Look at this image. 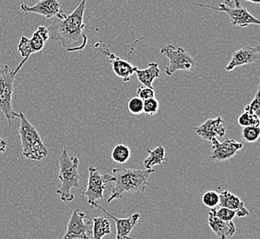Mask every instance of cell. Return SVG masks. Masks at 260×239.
<instances>
[{
	"label": "cell",
	"mask_w": 260,
	"mask_h": 239,
	"mask_svg": "<svg viewBox=\"0 0 260 239\" xmlns=\"http://www.w3.org/2000/svg\"><path fill=\"white\" fill-rule=\"evenodd\" d=\"M20 118V146L22 155L30 160L41 161L48 155V150L41 139L40 135L35 126L26 118L23 112L19 113Z\"/></svg>",
	"instance_id": "cell-4"
},
{
	"label": "cell",
	"mask_w": 260,
	"mask_h": 239,
	"mask_svg": "<svg viewBox=\"0 0 260 239\" xmlns=\"http://www.w3.org/2000/svg\"><path fill=\"white\" fill-rule=\"evenodd\" d=\"M159 110V101L155 98H150L143 100V112L147 115L153 116Z\"/></svg>",
	"instance_id": "cell-27"
},
{
	"label": "cell",
	"mask_w": 260,
	"mask_h": 239,
	"mask_svg": "<svg viewBox=\"0 0 260 239\" xmlns=\"http://www.w3.org/2000/svg\"><path fill=\"white\" fill-rule=\"evenodd\" d=\"M137 96L140 98L142 100L150 99V98H154L155 97V91L153 88H150V87H140L137 90Z\"/></svg>",
	"instance_id": "cell-30"
},
{
	"label": "cell",
	"mask_w": 260,
	"mask_h": 239,
	"mask_svg": "<svg viewBox=\"0 0 260 239\" xmlns=\"http://www.w3.org/2000/svg\"><path fill=\"white\" fill-rule=\"evenodd\" d=\"M154 173L153 169L135 170L118 168L112 170L113 186L107 189L110 191V197L107 203L110 204L114 200L120 199L125 193H139L144 192L149 184L148 179Z\"/></svg>",
	"instance_id": "cell-2"
},
{
	"label": "cell",
	"mask_w": 260,
	"mask_h": 239,
	"mask_svg": "<svg viewBox=\"0 0 260 239\" xmlns=\"http://www.w3.org/2000/svg\"><path fill=\"white\" fill-rule=\"evenodd\" d=\"M214 214L217 217L223 221H233L236 217V212L235 210H231L226 207H221L218 210H214Z\"/></svg>",
	"instance_id": "cell-29"
},
{
	"label": "cell",
	"mask_w": 260,
	"mask_h": 239,
	"mask_svg": "<svg viewBox=\"0 0 260 239\" xmlns=\"http://www.w3.org/2000/svg\"><path fill=\"white\" fill-rule=\"evenodd\" d=\"M26 62V59L21 60L14 70H10L9 65L0 62V110L8 120L10 125L12 120L19 118V113L12 108L14 81L16 75Z\"/></svg>",
	"instance_id": "cell-5"
},
{
	"label": "cell",
	"mask_w": 260,
	"mask_h": 239,
	"mask_svg": "<svg viewBox=\"0 0 260 239\" xmlns=\"http://www.w3.org/2000/svg\"><path fill=\"white\" fill-rule=\"evenodd\" d=\"M136 75L140 83L146 87H152V83L156 78H159L160 75V67L157 63H150L145 69L136 70Z\"/></svg>",
	"instance_id": "cell-19"
},
{
	"label": "cell",
	"mask_w": 260,
	"mask_h": 239,
	"mask_svg": "<svg viewBox=\"0 0 260 239\" xmlns=\"http://www.w3.org/2000/svg\"><path fill=\"white\" fill-rule=\"evenodd\" d=\"M93 48L96 52L105 55L108 59L110 60L112 68H113V71L115 75H117L118 77H120L124 82L130 81L131 76L135 74L136 70L138 69V67L136 65L130 64L128 61L122 59L115 54L111 53L110 50L101 42L96 43Z\"/></svg>",
	"instance_id": "cell-10"
},
{
	"label": "cell",
	"mask_w": 260,
	"mask_h": 239,
	"mask_svg": "<svg viewBox=\"0 0 260 239\" xmlns=\"http://www.w3.org/2000/svg\"><path fill=\"white\" fill-rule=\"evenodd\" d=\"M215 208H210L209 212L208 224L212 232L220 239L228 238L233 236L236 232V227L233 221H223L216 216L214 214Z\"/></svg>",
	"instance_id": "cell-17"
},
{
	"label": "cell",
	"mask_w": 260,
	"mask_h": 239,
	"mask_svg": "<svg viewBox=\"0 0 260 239\" xmlns=\"http://www.w3.org/2000/svg\"><path fill=\"white\" fill-rule=\"evenodd\" d=\"M127 110L132 115H140L143 112V100L138 96L130 98L127 103Z\"/></svg>",
	"instance_id": "cell-26"
},
{
	"label": "cell",
	"mask_w": 260,
	"mask_h": 239,
	"mask_svg": "<svg viewBox=\"0 0 260 239\" xmlns=\"http://www.w3.org/2000/svg\"><path fill=\"white\" fill-rule=\"evenodd\" d=\"M259 126H245L242 130V138L245 140L246 143H255V141L259 138Z\"/></svg>",
	"instance_id": "cell-24"
},
{
	"label": "cell",
	"mask_w": 260,
	"mask_h": 239,
	"mask_svg": "<svg viewBox=\"0 0 260 239\" xmlns=\"http://www.w3.org/2000/svg\"><path fill=\"white\" fill-rule=\"evenodd\" d=\"M20 10L24 14L35 13L45 17V19L54 18L63 11L58 0H39L34 6L27 5L26 0H23Z\"/></svg>",
	"instance_id": "cell-14"
},
{
	"label": "cell",
	"mask_w": 260,
	"mask_h": 239,
	"mask_svg": "<svg viewBox=\"0 0 260 239\" xmlns=\"http://www.w3.org/2000/svg\"><path fill=\"white\" fill-rule=\"evenodd\" d=\"M87 218L88 216L80 209L74 210L70 216L69 224L67 226V231L63 238H90L88 233L90 230V221L88 223L84 222V220Z\"/></svg>",
	"instance_id": "cell-11"
},
{
	"label": "cell",
	"mask_w": 260,
	"mask_h": 239,
	"mask_svg": "<svg viewBox=\"0 0 260 239\" xmlns=\"http://www.w3.org/2000/svg\"><path fill=\"white\" fill-rule=\"evenodd\" d=\"M149 156L144 160L146 169H152L154 166H160L165 160V149L162 145H158L154 149H148Z\"/></svg>",
	"instance_id": "cell-21"
},
{
	"label": "cell",
	"mask_w": 260,
	"mask_h": 239,
	"mask_svg": "<svg viewBox=\"0 0 260 239\" xmlns=\"http://www.w3.org/2000/svg\"><path fill=\"white\" fill-rule=\"evenodd\" d=\"M86 2L87 0H81L70 15L60 12L47 28L49 39L60 42L62 47L68 52L83 50L88 44V37L83 31Z\"/></svg>",
	"instance_id": "cell-1"
},
{
	"label": "cell",
	"mask_w": 260,
	"mask_h": 239,
	"mask_svg": "<svg viewBox=\"0 0 260 239\" xmlns=\"http://www.w3.org/2000/svg\"><path fill=\"white\" fill-rule=\"evenodd\" d=\"M220 202V194L215 190H210L205 192L202 196V203L208 208H215L219 205Z\"/></svg>",
	"instance_id": "cell-25"
},
{
	"label": "cell",
	"mask_w": 260,
	"mask_h": 239,
	"mask_svg": "<svg viewBox=\"0 0 260 239\" xmlns=\"http://www.w3.org/2000/svg\"><path fill=\"white\" fill-rule=\"evenodd\" d=\"M7 145H8L7 140L2 138V137L0 136V153H4V152H6Z\"/></svg>",
	"instance_id": "cell-31"
},
{
	"label": "cell",
	"mask_w": 260,
	"mask_h": 239,
	"mask_svg": "<svg viewBox=\"0 0 260 239\" xmlns=\"http://www.w3.org/2000/svg\"><path fill=\"white\" fill-rule=\"evenodd\" d=\"M260 99H259V87L257 88L256 93L255 95L254 100H252L249 104L246 105L244 108V110L250 112L252 114L260 116Z\"/></svg>",
	"instance_id": "cell-28"
},
{
	"label": "cell",
	"mask_w": 260,
	"mask_h": 239,
	"mask_svg": "<svg viewBox=\"0 0 260 239\" xmlns=\"http://www.w3.org/2000/svg\"><path fill=\"white\" fill-rule=\"evenodd\" d=\"M93 208L102 210V212H104L105 214H107L109 217L115 221V227H116V238L125 239L129 237L130 233L135 227L137 224L139 223L140 220V214H133L127 218H117L114 216L113 214L108 213L105 208H103L102 206L97 205L96 203L92 205Z\"/></svg>",
	"instance_id": "cell-16"
},
{
	"label": "cell",
	"mask_w": 260,
	"mask_h": 239,
	"mask_svg": "<svg viewBox=\"0 0 260 239\" xmlns=\"http://www.w3.org/2000/svg\"><path fill=\"white\" fill-rule=\"evenodd\" d=\"M260 63V46H245L235 51L232 55L229 64L225 67L226 71L231 72L242 65L258 64Z\"/></svg>",
	"instance_id": "cell-13"
},
{
	"label": "cell",
	"mask_w": 260,
	"mask_h": 239,
	"mask_svg": "<svg viewBox=\"0 0 260 239\" xmlns=\"http://www.w3.org/2000/svg\"><path fill=\"white\" fill-rule=\"evenodd\" d=\"M92 235L93 239L103 238L111 233V225L109 221L104 216H98L92 218Z\"/></svg>",
	"instance_id": "cell-20"
},
{
	"label": "cell",
	"mask_w": 260,
	"mask_h": 239,
	"mask_svg": "<svg viewBox=\"0 0 260 239\" xmlns=\"http://www.w3.org/2000/svg\"><path fill=\"white\" fill-rule=\"evenodd\" d=\"M194 131L201 139L210 142L217 136L223 138L225 135L226 127L223 125V120L221 119V117H216L206 120L202 125L195 128Z\"/></svg>",
	"instance_id": "cell-15"
},
{
	"label": "cell",
	"mask_w": 260,
	"mask_h": 239,
	"mask_svg": "<svg viewBox=\"0 0 260 239\" xmlns=\"http://www.w3.org/2000/svg\"><path fill=\"white\" fill-rule=\"evenodd\" d=\"M210 142L212 143V152L210 155L211 161L222 162L230 160L244 146L243 143L237 142L235 139H225L223 142H220L214 138Z\"/></svg>",
	"instance_id": "cell-12"
},
{
	"label": "cell",
	"mask_w": 260,
	"mask_h": 239,
	"mask_svg": "<svg viewBox=\"0 0 260 239\" xmlns=\"http://www.w3.org/2000/svg\"><path fill=\"white\" fill-rule=\"evenodd\" d=\"M219 205L221 207L235 210L236 212V216L238 217H245L249 216L250 214L240 198L227 189L220 192Z\"/></svg>",
	"instance_id": "cell-18"
},
{
	"label": "cell",
	"mask_w": 260,
	"mask_h": 239,
	"mask_svg": "<svg viewBox=\"0 0 260 239\" xmlns=\"http://www.w3.org/2000/svg\"><path fill=\"white\" fill-rule=\"evenodd\" d=\"M130 155H131L130 148L125 144H118L115 145L111 153L112 160L118 164H125V162L129 160Z\"/></svg>",
	"instance_id": "cell-22"
},
{
	"label": "cell",
	"mask_w": 260,
	"mask_h": 239,
	"mask_svg": "<svg viewBox=\"0 0 260 239\" xmlns=\"http://www.w3.org/2000/svg\"><path fill=\"white\" fill-rule=\"evenodd\" d=\"M58 165V179L60 180L61 187L60 189L56 190V194L59 195L63 203H70L75 199L74 195L71 193V189H78L80 187V161L76 156H70V154H68L67 147L64 146L59 154Z\"/></svg>",
	"instance_id": "cell-3"
},
{
	"label": "cell",
	"mask_w": 260,
	"mask_h": 239,
	"mask_svg": "<svg viewBox=\"0 0 260 239\" xmlns=\"http://www.w3.org/2000/svg\"><path fill=\"white\" fill-rule=\"evenodd\" d=\"M49 40V31L45 26H39L35 30L31 38L22 36L18 45V51L20 52L23 59L28 60L30 55L38 53L44 49L45 43Z\"/></svg>",
	"instance_id": "cell-9"
},
{
	"label": "cell",
	"mask_w": 260,
	"mask_h": 239,
	"mask_svg": "<svg viewBox=\"0 0 260 239\" xmlns=\"http://www.w3.org/2000/svg\"><path fill=\"white\" fill-rule=\"evenodd\" d=\"M89 177L87 189L80 193L87 197L88 204L92 207V205L98 200L103 199L105 186L112 181V174L102 175L99 171V168L95 166L89 167Z\"/></svg>",
	"instance_id": "cell-8"
},
{
	"label": "cell",
	"mask_w": 260,
	"mask_h": 239,
	"mask_svg": "<svg viewBox=\"0 0 260 239\" xmlns=\"http://www.w3.org/2000/svg\"><path fill=\"white\" fill-rule=\"evenodd\" d=\"M235 1V8H233L228 3H219V7L216 8L213 6L204 5V4H196L200 8H205L210 10L224 12L230 18L231 23L233 26H238L241 28H245L248 25H260V21L258 19L252 15L248 10L243 8L241 5L240 1Z\"/></svg>",
	"instance_id": "cell-7"
},
{
	"label": "cell",
	"mask_w": 260,
	"mask_h": 239,
	"mask_svg": "<svg viewBox=\"0 0 260 239\" xmlns=\"http://www.w3.org/2000/svg\"><path fill=\"white\" fill-rule=\"evenodd\" d=\"M160 54L169 60V65L165 67V74L174 75L177 71L194 72L196 69V59L185 52L184 48H175L174 45H167L160 48Z\"/></svg>",
	"instance_id": "cell-6"
},
{
	"label": "cell",
	"mask_w": 260,
	"mask_h": 239,
	"mask_svg": "<svg viewBox=\"0 0 260 239\" xmlns=\"http://www.w3.org/2000/svg\"><path fill=\"white\" fill-rule=\"evenodd\" d=\"M234 0H225V3H231V2H233ZM238 1H248V2H251V3H255V4H259L260 0H238Z\"/></svg>",
	"instance_id": "cell-32"
},
{
	"label": "cell",
	"mask_w": 260,
	"mask_h": 239,
	"mask_svg": "<svg viewBox=\"0 0 260 239\" xmlns=\"http://www.w3.org/2000/svg\"><path fill=\"white\" fill-rule=\"evenodd\" d=\"M237 122H238V125L242 126V127H245V126H259V116L252 114L250 112L244 110L242 112V114L238 117Z\"/></svg>",
	"instance_id": "cell-23"
}]
</instances>
